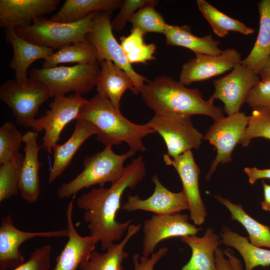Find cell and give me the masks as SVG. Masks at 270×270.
<instances>
[{"label": "cell", "instance_id": "21", "mask_svg": "<svg viewBox=\"0 0 270 270\" xmlns=\"http://www.w3.org/2000/svg\"><path fill=\"white\" fill-rule=\"evenodd\" d=\"M5 36L14 51L10 67L15 71L16 80L20 83L25 84L29 80L28 70L33 63L41 59L46 60L54 52L52 48L36 45L20 38L14 28L6 29Z\"/></svg>", "mask_w": 270, "mask_h": 270}, {"label": "cell", "instance_id": "40", "mask_svg": "<svg viewBox=\"0 0 270 270\" xmlns=\"http://www.w3.org/2000/svg\"><path fill=\"white\" fill-rule=\"evenodd\" d=\"M253 109L266 108L270 113V80H260L250 91L246 102Z\"/></svg>", "mask_w": 270, "mask_h": 270}, {"label": "cell", "instance_id": "5", "mask_svg": "<svg viewBox=\"0 0 270 270\" xmlns=\"http://www.w3.org/2000/svg\"><path fill=\"white\" fill-rule=\"evenodd\" d=\"M98 14H92L84 20L72 23L53 22L43 16L36 19L29 26L16 30L20 38L32 44L58 50L73 43L88 42L86 36Z\"/></svg>", "mask_w": 270, "mask_h": 270}, {"label": "cell", "instance_id": "15", "mask_svg": "<svg viewBox=\"0 0 270 270\" xmlns=\"http://www.w3.org/2000/svg\"><path fill=\"white\" fill-rule=\"evenodd\" d=\"M66 229L50 232H26L14 226L12 217L8 214L2 220L0 226V270H12L24 262L20 250L24 242L38 238L68 237Z\"/></svg>", "mask_w": 270, "mask_h": 270}, {"label": "cell", "instance_id": "31", "mask_svg": "<svg viewBox=\"0 0 270 270\" xmlns=\"http://www.w3.org/2000/svg\"><path fill=\"white\" fill-rule=\"evenodd\" d=\"M196 3L200 12L210 24L214 32L220 38L226 37L230 32L246 36L252 34L255 32L254 28L226 15L205 0H198Z\"/></svg>", "mask_w": 270, "mask_h": 270}, {"label": "cell", "instance_id": "38", "mask_svg": "<svg viewBox=\"0 0 270 270\" xmlns=\"http://www.w3.org/2000/svg\"><path fill=\"white\" fill-rule=\"evenodd\" d=\"M159 3L156 0H124L120 12L112 21L113 30L122 31L134 14L140 9L152 6L156 7Z\"/></svg>", "mask_w": 270, "mask_h": 270}, {"label": "cell", "instance_id": "11", "mask_svg": "<svg viewBox=\"0 0 270 270\" xmlns=\"http://www.w3.org/2000/svg\"><path fill=\"white\" fill-rule=\"evenodd\" d=\"M248 116L238 112L214 121L208 128L204 140H207L217 152L206 180H208L218 165L230 163L236 147L240 144L248 124Z\"/></svg>", "mask_w": 270, "mask_h": 270}, {"label": "cell", "instance_id": "29", "mask_svg": "<svg viewBox=\"0 0 270 270\" xmlns=\"http://www.w3.org/2000/svg\"><path fill=\"white\" fill-rule=\"evenodd\" d=\"M222 243L234 248L242 258L245 270H254L258 266H270V250L256 246L248 238L232 232L228 227L222 228Z\"/></svg>", "mask_w": 270, "mask_h": 270}, {"label": "cell", "instance_id": "33", "mask_svg": "<svg viewBox=\"0 0 270 270\" xmlns=\"http://www.w3.org/2000/svg\"><path fill=\"white\" fill-rule=\"evenodd\" d=\"M144 36L140 30L132 28L130 35L120 38V46L131 64H146L147 62L155 59L156 45L146 44Z\"/></svg>", "mask_w": 270, "mask_h": 270}, {"label": "cell", "instance_id": "8", "mask_svg": "<svg viewBox=\"0 0 270 270\" xmlns=\"http://www.w3.org/2000/svg\"><path fill=\"white\" fill-rule=\"evenodd\" d=\"M164 139L167 154L176 158L193 149H198L204 140L202 135L193 125L191 116L169 113H156L146 124Z\"/></svg>", "mask_w": 270, "mask_h": 270}, {"label": "cell", "instance_id": "23", "mask_svg": "<svg viewBox=\"0 0 270 270\" xmlns=\"http://www.w3.org/2000/svg\"><path fill=\"white\" fill-rule=\"evenodd\" d=\"M192 250L188 262L181 270H216L215 254L222 243L212 228H208L202 237L190 236L180 238Z\"/></svg>", "mask_w": 270, "mask_h": 270}, {"label": "cell", "instance_id": "28", "mask_svg": "<svg viewBox=\"0 0 270 270\" xmlns=\"http://www.w3.org/2000/svg\"><path fill=\"white\" fill-rule=\"evenodd\" d=\"M260 28L257 39L242 64L260 75L270 56V0L258 3Z\"/></svg>", "mask_w": 270, "mask_h": 270}, {"label": "cell", "instance_id": "30", "mask_svg": "<svg viewBox=\"0 0 270 270\" xmlns=\"http://www.w3.org/2000/svg\"><path fill=\"white\" fill-rule=\"evenodd\" d=\"M214 198L228 210L232 220L238 222L245 228L251 244L259 248H270V226L251 217L241 204H234L220 196H215Z\"/></svg>", "mask_w": 270, "mask_h": 270}, {"label": "cell", "instance_id": "3", "mask_svg": "<svg viewBox=\"0 0 270 270\" xmlns=\"http://www.w3.org/2000/svg\"><path fill=\"white\" fill-rule=\"evenodd\" d=\"M140 94L146 105L155 114L204 115L214 121L224 117L222 108L204 100L198 90L188 88L166 75L148 81Z\"/></svg>", "mask_w": 270, "mask_h": 270}, {"label": "cell", "instance_id": "45", "mask_svg": "<svg viewBox=\"0 0 270 270\" xmlns=\"http://www.w3.org/2000/svg\"><path fill=\"white\" fill-rule=\"evenodd\" d=\"M225 253L232 266L233 270H245L241 262L234 256L230 249H226Z\"/></svg>", "mask_w": 270, "mask_h": 270}, {"label": "cell", "instance_id": "22", "mask_svg": "<svg viewBox=\"0 0 270 270\" xmlns=\"http://www.w3.org/2000/svg\"><path fill=\"white\" fill-rule=\"evenodd\" d=\"M96 134V128L91 123L84 120H76L69 139L62 144H57L52 149L54 163L49 174V184H52L62 175L83 144Z\"/></svg>", "mask_w": 270, "mask_h": 270}, {"label": "cell", "instance_id": "43", "mask_svg": "<svg viewBox=\"0 0 270 270\" xmlns=\"http://www.w3.org/2000/svg\"><path fill=\"white\" fill-rule=\"evenodd\" d=\"M225 251L218 248L216 252V270H233L232 266L226 258Z\"/></svg>", "mask_w": 270, "mask_h": 270}, {"label": "cell", "instance_id": "13", "mask_svg": "<svg viewBox=\"0 0 270 270\" xmlns=\"http://www.w3.org/2000/svg\"><path fill=\"white\" fill-rule=\"evenodd\" d=\"M189 216L176 213L153 215L146 220L142 231V256H150L154 252L157 246L162 242L172 238L196 236L202 230L190 222Z\"/></svg>", "mask_w": 270, "mask_h": 270}, {"label": "cell", "instance_id": "25", "mask_svg": "<svg viewBox=\"0 0 270 270\" xmlns=\"http://www.w3.org/2000/svg\"><path fill=\"white\" fill-rule=\"evenodd\" d=\"M142 224H132L125 236L118 244L110 246L105 252L100 253L94 250L88 260L80 266V270H124V261L129 254L125 248L132 238L140 232Z\"/></svg>", "mask_w": 270, "mask_h": 270}, {"label": "cell", "instance_id": "35", "mask_svg": "<svg viewBox=\"0 0 270 270\" xmlns=\"http://www.w3.org/2000/svg\"><path fill=\"white\" fill-rule=\"evenodd\" d=\"M23 136L16 126L11 122H6L0 128V164L17 158Z\"/></svg>", "mask_w": 270, "mask_h": 270}, {"label": "cell", "instance_id": "24", "mask_svg": "<svg viewBox=\"0 0 270 270\" xmlns=\"http://www.w3.org/2000/svg\"><path fill=\"white\" fill-rule=\"evenodd\" d=\"M100 71L96 82L98 93L108 98L118 109L121 99L128 89L133 92L134 84L130 76L110 61L100 63Z\"/></svg>", "mask_w": 270, "mask_h": 270}, {"label": "cell", "instance_id": "14", "mask_svg": "<svg viewBox=\"0 0 270 270\" xmlns=\"http://www.w3.org/2000/svg\"><path fill=\"white\" fill-rule=\"evenodd\" d=\"M163 158L166 165L174 168L181 180L182 191L189 204L190 218L196 225L202 224L208 214L200 190V170L192 151L185 152L174 158L165 154Z\"/></svg>", "mask_w": 270, "mask_h": 270}, {"label": "cell", "instance_id": "34", "mask_svg": "<svg viewBox=\"0 0 270 270\" xmlns=\"http://www.w3.org/2000/svg\"><path fill=\"white\" fill-rule=\"evenodd\" d=\"M24 158V156L21 154L17 158L0 164V203L18 194L20 170Z\"/></svg>", "mask_w": 270, "mask_h": 270}, {"label": "cell", "instance_id": "19", "mask_svg": "<svg viewBox=\"0 0 270 270\" xmlns=\"http://www.w3.org/2000/svg\"><path fill=\"white\" fill-rule=\"evenodd\" d=\"M76 197H72L66 212L68 240L52 270H77L81 264L88 260L98 244L90 235L81 236L75 228L72 215Z\"/></svg>", "mask_w": 270, "mask_h": 270}, {"label": "cell", "instance_id": "27", "mask_svg": "<svg viewBox=\"0 0 270 270\" xmlns=\"http://www.w3.org/2000/svg\"><path fill=\"white\" fill-rule=\"evenodd\" d=\"M121 0H66L60 10L50 20L72 23L80 21L94 13H110L120 8Z\"/></svg>", "mask_w": 270, "mask_h": 270}, {"label": "cell", "instance_id": "16", "mask_svg": "<svg viewBox=\"0 0 270 270\" xmlns=\"http://www.w3.org/2000/svg\"><path fill=\"white\" fill-rule=\"evenodd\" d=\"M242 60L240 53L234 48L216 56L196 54L182 66L179 82L186 86L206 80L232 70Z\"/></svg>", "mask_w": 270, "mask_h": 270}, {"label": "cell", "instance_id": "9", "mask_svg": "<svg viewBox=\"0 0 270 270\" xmlns=\"http://www.w3.org/2000/svg\"><path fill=\"white\" fill-rule=\"evenodd\" d=\"M110 13H99L94 18L87 40L95 48L99 64L108 60L125 71L134 84L135 94H140L148 80L137 73L129 62L121 46L114 37L112 26Z\"/></svg>", "mask_w": 270, "mask_h": 270}, {"label": "cell", "instance_id": "18", "mask_svg": "<svg viewBox=\"0 0 270 270\" xmlns=\"http://www.w3.org/2000/svg\"><path fill=\"white\" fill-rule=\"evenodd\" d=\"M60 3L59 0H0V28L29 26L36 19L56 10Z\"/></svg>", "mask_w": 270, "mask_h": 270}, {"label": "cell", "instance_id": "2", "mask_svg": "<svg viewBox=\"0 0 270 270\" xmlns=\"http://www.w3.org/2000/svg\"><path fill=\"white\" fill-rule=\"evenodd\" d=\"M78 120L91 123L96 128L98 140L106 147L124 142L135 153L146 152L143 139L156 134L146 124L140 125L130 121L120 109L98 93L82 106Z\"/></svg>", "mask_w": 270, "mask_h": 270}, {"label": "cell", "instance_id": "7", "mask_svg": "<svg viewBox=\"0 0 270 270\" xmlns=\"http://www.w3.org/2000/svg\"><path fill=\"white\" fill-rule=\"evenodd\" d=\"M50 98L44 84L31 78L25 84L10 80L0 86V99L12 110L17 124L26 128H30L40 108Z\"/></svg>", "mask_w": 270, "mask_h": 270}, {"label": "cell", "instance_id": "1", "mask_svg": "<svg viewBox=\"0 0 270 270\" xmlns=\"http://www.w3.org/2000/svg\"><path fill=\"white\" fill-rule=\"evenodd\" d=\"M146 173L144 157L140 156L126 167L122 178L110 188H94L77 199L78 207L84 211V218L90 236L100 244L103 251L122 240L132 224L131 220L120 222L116 217L122 208L121 200L126 190L134 188Z\"/></svg>", "mask_w": 270, "mask_h": 270}, {"label": "cell", "instance_id": "4", "mask_svg": "<svg viewBox=\"0 0 270 270\" xmlns=\"http://www.w3.org/2000/svg\"><path fill=\"white\" fill-rule=\"evenodd\" d=\"M112 148L106 146L103 150L86 156L82 172L70 182L62 184L59 188V198H69L76 196L84 188L96 185L104 188L107 183L112 184L116 182L124 172L125 162L136 153L130 150L125 154H118Z\"/></svg>", "mask_w": 270, "mask_h": 270}, {"label": "cell", "instance_id": "36", "mask_svg": "<svg viewBox=\"0 0 270 270\" xmlns=\"http://www.w3.org/2000/svg\"><path fill=\"white\" fill-rule=\"evenodd\" d=\"M248 116V124L240 144L248 146L252 140L264 138L270 140V113L264 108L253 109Z\"/></svg>", "mask_w": 270, "mask_h": 270}, {"label": "cell", "instance_id": "39", "mask_svg": "<svg viewBox=\"0 0 270 270\" xmlns=\"http://www.w3.org/2000/svg\"><path fill=\"white\" fill-rule=\"evenodd\" d=\"M52 247L44 246L37 248L26 262L12 270H50V256Z\"/></svg>", "mask_w": 270, "mask_h": 270}, {"label": "cell", "instance_id": "10", "mask_svg": "<svg viewBox=\"0 0 270 270\" xmlns=\"http://www.w3.org/2000/svg\"><path fill=\"white\" fill-rule=\"evenodd\" d=\"M88 102L77 94L55 96L50 104V109L32 122L30 128L34 132L44 131L42 146L50 154H52V149L58 144L64 128L72 121L77 120L81 108Z\"/></svg>", "mask_w": 270, "mask_h": 270}, {"label": "cell", "instance_id": "12", "mask_svg": "<svg viewBox=\"0 0 270 270\" xmlns=\"http://www.w3.org/2000/svg\"><path fill=\"white\" fill-rule=\"evenodd\" d=\"M260 80L258 74L239 64L228 74L214 80V92L208 101L214 104L215 100H220L228 116L240 112L250 91Z\"/></svg>", "mask_w": 270, "mask_h": 270}, {"label": "cell", "instance_id": "44", "mask_svg": "<svg viewBox=\"0 0 270 270\" xmlns=\"http://www.w3.org/2000/svg\"><path fill=\"white\" fill-rule=\"evenodd\" d=\"M264 190V200L261 202L262 208L266 211L270 212V185L262 182Z\"/></svg>", "mask_w": 270, "mask_h": 270}, {"label": "cell", "instance_id": "37", "mask_svg": "<svg viewBox=\"0 0 270 270\" xmlns=\"http://www.w3.org/2000/svg\"><path fill=\"white\" fill-rule=\"evenodd\" d=\"M130 22L132 25V28L140 30L144 35L150 32L164 34L168 26L155 7L152 6L138 10L132 17Z\"/></svg>", "mask_w": 270, "mask_h": 270}, {"label": "cell", "instance_id": "20", "mask_svg": "<svg viewBox=\"0 0 270 270\" xmlns=\"http://www.w3.org/2000/svg\"><path fill=\"white\" fill-rule=\"evenodd\" d=\"M38 134L27 132L23 136L24 156L22 162L19 190L21 197L29 204L36 202L40 196L39 172L42 164L38 159L42 146L38 142Z\"/></svg>", "mask_w": 270, "mask_h": 270}, {"label": "cell", "instance_id": "26", "mask_svg": "<svg viewBox=\"0 0 270 270\" xmlns=\"http://www.w3.org/2000/svg\"><path fill=\"white\" fill-rule=\"evenodd\" d=\"M164 34L168 45L188 48L196 54L216 56L223 52L219 48L220 42L215 40L212 34L204 37L196 36L192 33L191 27L188 25L168 24Z\"/></svg>", "mask_w": 270, "mask_h": 270}, {"label": "cell", "instance_id": "46", "mask_svg": "<svg viewBox=\"0 0 270 270\" xmlns=\"http://www.w3.org/2000/svg\"><path fill=\"white\" fill-rule=\"evenodd\" d=\"M260 76L261 80H270V56L260 72Z\"/></svg>", "mask_w": 270, "mask_h": 270}, {"label": "cell", "instance_id": "32", "mask_svg": "<svg viewBox=\"0 0 270 270\" xmlns=\"http://www.w3.org/2000/svg\"><path fill=\"white\" fill-rule=\"evenodd\" d=\"M98 62V54L94 47L88 42H79L54 52L48 59L44 60L42 68H52L62 64H90Z\"/></svg>", "mask_w": 270, "mask_h": 270}, {"label": "cell", "instance_id": "41", "mask_svg": "<svg viewBox=\"0 0 270 270\" xmlns=\"http://www.w3.org/2000/svg\"><path fill=\"white\" fill-rule=\"evenodd\" d=\"M168 252V248L164 247L154 252L150 256H140L138 254L132 256L134 270H154L156 264Z\"/></svg>", "mask_w": 270, "mask_h": 270}, {"label": "cell", "instance_id": "6", "mask_svg": "<svg viewBox=\"0 0 270 270\" xmlns=\"http://www.w3.org/2000/svg\"><path fill=\"white\" fill-rule=\"evenodd\" d=\"M98 62L90 64L60 66L50 68H34L30 78L44 84L52 98L74 92L82 96L96 86L100 71Z\"/></svg>", "mask_w": 270, "mask_h": 270}, {"label": "cell", "instance_id": "42", "mask_svg": "<svg viewBox=\"0 0 270 270\" xmlns=\"http://www.w3.org/2000/svg\"><path fill=\"white\" fill-rule=\"evenodd\" d=\"M244 172L248 178L250 184H254L260 180H270V168L258 169L256 168H246Z\"/></svg>", "mask_w": 270, "mask_h": 270}, {"label": "cell", "instance_id": "17", "mask_svg": "<svg viewBox=\"0 0 270 270\" xmlns=\"http://www.w3.org/2000/svg\"><path fill=\"white\" fill-rule=\"evenodd\" d=\"M154 190L152 194L146 199L138 196H128V200L121 209L128 212L142 210L151 212L154 214L163 215L180 213L189 210L188 200L184 192H174L165 187L158 176H153Z\"/></svg>", "mask_w": 270, "mask_h": 270}]
</instances>
